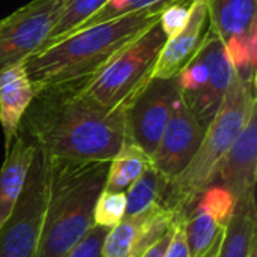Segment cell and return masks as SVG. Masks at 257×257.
I'll list each match as a JSON object with an SVG mask.
<instances>
[{"label":"cell","mask_w":257,"mask_h":257,"mask_svg":"<svg viewBox=\"0 0 257 257\" xmlns=\"http://www.w3.org/2000/svg\"><path fill=\"white\" fill-rule=\"evenodd\" d=\"M209 30L206 0H193L188 21L173 38H169L155 63L152 78L176 77L199 53Z\"/></svg>","instance_id":"obj_14"},{"label":"cell","mask_w":257,"mask_h":257,"mask_svg":"<svg viewBox=\"0 0 257 257\" xmlns=\"http://www.w3.org/2000/svg\"><path fill=\"white\" fill-rule=\"evenodd\" d=\"M206 130L187 104L178 99L161 140L151 155L152 167L170 184L194 158Z\"/></svg>","instance_id":"obj_10"},{"label":"cell","mask_w":257,"mask_h":257,"mask_svg":"<svg viewBox=\"0 0 257 257\" xmlns=\"http://www.w3.org/2000/svg\"><path fill=\"white\" fill-rule=\"evenodd\" d=\"M257 107L256 81H247L233 72L224 99L206 128L205 137L187 169L169 184L164 206L176 221H184L208 190L211 178L220 161L247 123Z\"/></svg>","instance_id":"obj_4"},{"label":"cell","mask_w":257,"mask_h":257,"mask_svg":"<svg viewBox=\"0 0 257 257\" xmlns=\"http://www.w3.org/2000/svg\"><path fill=\"white\" fill-rule=\"evenodd\" d=\"M172 235H173V227L158 242H155L142 257H166L169 244H170V239H172Z\"/></svg>","instance_id":"obj_27"},{"label":"cell","mask_w":257,"mask_h":257,"mask_svg":"<svg viewBox=\"0 0 257 257\" xmlns=\"http://www.w3.org/2000/svg\"><path fill=\"white\" fill-rule=\"evenodd\" d=\"M257 242L256 202L235 203L217 257H248Z\"/></svg>","instance_id":"obj_18"},{"label":"cell","mask_w":257,"mask_h":257,"mask_svg":"<svg viewBox=\"0 0 257 257\" xmlns=\"http://www.w3.org/2000/svg\"><path fill=\"white\" fill-rule=\"evenodd\" d=\"M248 257H257V242L251 247V251H250V256Z\"/></svg>","instance_id":"obj_28"},{"label":"cell","mask_w":257,"mask_h":257,"mask_svg":"<svg viewBox=\"0 0 257 257\" xmlns=\"http://www.w3.org/2000/svg\"><path fill=\"white\" fill-rule=\"evenodd\" d=\"M24 63L0 72V126L5 136V154L17 139L21 119L36 93Z\"/></svg>","instance_id":"obj_15"},{"label":"cell","mask_w":257,"mask_h":257,"mask_svg":"<svg viewBox=\"0 0 257 257\" xmlns=\"http://www.w3.org/2000/svg\"><path fill=\"white\" fill-rule=\"evenodd\" d=\"M166 257H190L187 239H185L184 221H176L173 224V235H172Z\"/></svg>","instance_id":"obj_26"},{"label":"cell","mask_w":257,"mask_h":257,"mask_svg":"<svg viewBox=\"0 0 257 257\" xmlns=\"http://www.w3.org/2000/svg\"><path fill=\"white\" fill-rule=\"evenodd\" d=\"M191 5H193V0H176L163 11L158 21L167 39L176 36L184 29L190 17Z\"/></svg>","instance_id":"obj_24"},{"label":"cell","mask_w":257,"mask_h":257,"mask_svg":"<svg viewBox=\"0 0 257 257\" xmlns=\"http://www.w3.org/2000/svg\"><path fill=\"white\" fill-rule=\"evenodd\" d=\"M110 161L50 158V191L33 257H63L95 226L93 212Z\"/></svg>","instance_id":"obj_3"},{"label":"cell","mask_w":257,"mask_h":257,"mask_svg":"<svg viewBox=\"0 0 257 257\" xmlns=\"http://www.w3.org/2000/svg\"><path fill=\"white\" fill-rule=\"evenodd\" d=\"M108 0H66L62 14L54 24L50 36L41 47V50L54 45L68 35H71L77 27H80L89 17H92L99 8H102ZM39 50V51H41Z\"/></svg>","instance_id":"obj_22"},{"label":"cell","mask_w":257,"mask_h":257,"mask_svg":"<svg viewBox=\"0 0 257 257\" xmlns=\"http://www.w3.org/2000/svg\"><path fill=\"white\" fill-rule=\"evenodd\" d=\"M166 41L167 36L157 21L95 75L78 81L80 92L105 111L125 107L134 93L152 78Z\"/></svg>","instance_id":"obj_5"},{"label":"cell","mask_w":257,"mask_h":257,"mask_svg":"<svg viewBox=\"0 0 257 257\" xmlns=\"http://www.w3.org/2000/svg\"><path fill=\"white\" fill-rule=\"evenodd\" d=\"M256 182L257 107L220 161L209 187L226 190L235 203H250L256 202Z\"/></svg>","instance_id":"obj_9"},{"label":"cell","mask_w":257,"mask_h":257,"mask_svg":"<svg viewBox=\"0 0 257 257\" xmlns=\"http://www.w3.org/2000/svg\"><path fill=\"white\" fill-rule=\"evenodd\" d=\"M170 3L173 2L81 29L38 51L24 63L35 90L90 78L120 50L155 24Z\"/></svg>","instance_id":"obj_2"},{"label":"cell","mask_w":257,"mask_h":257,"mask_svg":"<svg viewBox=\"0 0 257 257\" xmlns=\"http://www.w3.org/2000/svg\"><path fill=\"white\" fill-rule=\"evenodd\" d=\"M209 29L229 42L257 23V0H206Z\"/></svg>","instance_id":"obj_17"},{"label":"cell","mask_w":257,"mask_h":257,"mask_svg":"<svg viewBox=\"0 0 257 257\" xmlns=\"http://www.w3.org/2000/svg\"><path fill=\"white\" fill-rule=\"evenodd\" d=\"M125 107L105 111L86 98L78 83L36 90L18 133L48 158L110 161L125 143Z\"/></svg>","instance_id":"obj_1"},{"label":"cell","mask_w":257,"mask_h":257,"mask_svg":"<svg viewBox=\"0 0 257 257\" xmlns=\"http://www.w3.org/2000/svg\"><path fill=\"white\" fill-rule=\"evenodd\" d=\"M50 158L36 148L24 188L0 229V257H33L48 203Z\"/></svg>","instance_id":"obj_6"},{"label":"cell","mask_w":257,"mask_h":257,"mask_svg":"<svg viewBox=\"0 0 257 257\" xmlns=\"http://www.w3.org/2000/svg\"><path fill=\"white\" fill-rule=\"evenodd\" d=\"M151 167V155L136 145L125 142L119 152L110 160L104 190L125 193Z\"/></svg>","instance_id":"obj_19"},{"label":"cell","mask_w":257,"mask_h":257,"mask_svg":"<svg viewBox=\"0 0 257 257\" xmlns=\"http://www.w3.org/2000/svg\"><path fill=\"white\" fill-rule=\"evenodd\" d=\"M35 152L36 146L24 134L18 133L11 149L5 154L0 167V229L9 218L24 188Z\"/></svg>","instance_id":"obj_16"},{"label":"cell","mask_w":257,"mask_h":257,"mask_svg":"<svg viewBox=\"0 0 257 257\" xmlns=\"http://www.w3.org/2000/svg\"><path fill=\"white\" fill-rule=\"evenodd\" d=\"M125 214H126L125 193L102 190L95 205V212H93L95 224L110 230L125 218Z\"/></svg>","instance_id":"obj_23"},{"label":"cell","mask_w":257,"mask_h":257,"mask_svg":"<svg viewBox=\"0 0 257 257\" xmlns=\"http://www.w3.org/2000/svg\"><path fill=\"white\" fill-rule=\"evenodd\" d=\"M176 223L175 214L164 205L125 217L110 229L102 245L104 257H142Z\"/></svg>","instance_id":"obj_12"},{"label":"cell","mask_w":257,"mask_h":257,"mask_svg":"<svg viewBox=\"0 0 257 257\" xmlns=\"http://www.w3.org/2000/svg\"><path fill=\"white\" fill-rule=\"evenodd\" d=\"M66 0H32L0 21V72L36 54Z\"/></svg>","instance_id":"obj_8"},{"label":"cell","mask_w":257,"mask_h":257,"mask_svg":"<svg viewBox=\"0 0 257 257\" xmlns=\"http://www.w3.org/2000/svg\"><path fill=\"white\" fill-rule=\"evenodd\" d=\"M167 181L154 169H148L126 191V214L125 217H133L149 211L154 206L164 205V197L167 193Z\"/></svg>","instance_id":"obj_20"},{"label":"cell","mask_w":257,"mask_h":257,"mask_svg":"<svg viewBox=\"0 0 257 257\" xmlns=\"http://www.w3.org/2000/svg\"><path fill=\"white\" fill-rule=\"evenodd\" d=\"M233 72L247 81H256L257 63V23L245 33L232 38L224 44Z\"/></svg>","instance_id":"obj_21"},{"label":"cell","mask_w":257,"mask_h":257,"mask_svg":"<svg viewBox=\"0 0 257 257\" xmlns=\"http://www.w3.org/2000/svg\"><path fill=\"white\" fill-rule=\"evenodd\" d=\"M179 96L176 77L151 78L125 105V142L152 155Z\"/></svg>","instance_id":"obj_7"},{"label":"cell","mask_w":257,"mask_h":257,"mask_svg":"<svg viewBox=\"0 0 257 257\" xmlns=\"http://www.w3.org/2000/svg\"><path fill=\"white\" fill-rule=\"evenodd\" d=\"M108 229L101 226H93L87 235L72 247L63 257H104L102 256V245Z\"/></svg>","instance_id":"obj_25"},{"label":"cell","mask_w":257,"mask_h":257,"mask_svg":"<svg viewBox=\"0 0 257 257\" xmlns=\"http://www.w3.org/2000/svg\"><path fill=\"white\" fill-rule=\"evenodd\" d=\"M235 202L220 187H209L184 220L190 257H217Z\"/></svg>","instance_id":"obj_11"},{"label":"cell","mask_w":257,"mask_h":257,"mask_svg":"<svg viewBox=\"0 0 257 257\" xmlns=\"http://www.w3.org/2000/svg\"><path fill=\"white\" fill-rule=\"evenodd\" d=\"M209 66V78L205 86L193 96L182 99L206 130L215 117L229 84L233 78V68L229 62L223 41L209 29L199 50Z\"/></svg>","instance_id":"obj_13"}]
</instances>
